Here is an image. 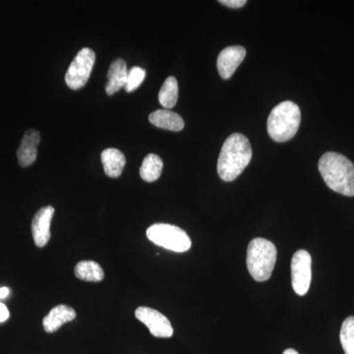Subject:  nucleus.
<instances>
[{
  "mask_svg": "<svg viewBox=\"0 0 354 354\" xmlns=\"http://www.w3.org/2000/svg\"><path fill=\"white\" fill-rule=\"evenodd\" d=\"M252 158V147L244 135H230L221 148L218 160V176L225 183L237 178Z\"/></svg>",
  "mask_w": 354,
  "mask_h": 354,
  "instance_id": "nucleus-1",
  "label": "nucleus"
},
{
  "mask_svg": "<svg viewBox=\"0 0 354 354\" xmlns=\"http://www.w3.org/2000/svg\"><path fill=\"white\" fill-rule=\"evenodd\" d=\"M318 167L330 189L344 196L354 197V165L348 158L328 152L321 157Z\"/></svg>",
  "mask_w": 354,
  "mask_h": 354,
  "instance_id": "nucleus-2",
  "label": "nucleus"
},
{
  "mask_svg": "<svg viewBox=\"0 0 354 354\" xmlns=\"http://www.w3.org/2000/svg\"><path fill=\"white\" fill-rule=\"evenodd\" d=\"M301 121L299 106L295 102L286 101L274 106L267 121L268 133L279 143L290 141L297 135Z\"/></svg>",
  "mask_w": 354,
  "mask_h": 354,
  "instance_id": "nucleus-3",
  "label": "nucleus"
},
{
  "mask_svg": "<svg viewBox=\"0 0 354 354\" xmlns=\"http://www.w3.org/2000/svg\"><path fill=\"white\" fill-rule=\"evenodd\" d=\"M277 262V248L265 239H254L247 248L246 264L249 274L256 281L271 278Z\"/></svg>",
  "mask_w": 354,
  "mask_h": 354,
  "instance_id": "nucleus-4",
  "label": "nucleus"
},
{
  "mask_svg": "<svg viewBox=\"0 0 354 354\" xmlns=\"http://www.w3.org/2000/svg\"><path fill=\"white\" fill-rule=\"evenodd\" d=\"M147 237L156 245L174 252L183 253L191 248V239L183 228L169 223H155L147 230Z\"/></svg>",
  "mask_w": 354,
  "mask_h": 354,
  "instance_id": "nucleus-5",
  "label": "nucleus"
},
{
  "mask_svg": "<svg viewBox=\"0 0 354 354\" xmlns=\"http://www.w3.org/2000/svg\"><path fill=\"white\" fill-rule=\"evenodd\" d=\"M95 62V51L84 48L77 53L69 65L65 75V82L72 90H79L87 84Z\"/></svg>",
  "mask_w": 354,
  "mask_h": 354,
  "instance_id": "nucleus-6",
  "label": "nucleus"
},
{
  "mask_svg": "<svg viewBox=\"0 0 354 354\" xmlns=\"http://www.w3.org/2000/svg\"><path fill=\"white\" fill-rule=\"evenodd\" d=\"M312 258L308 251L298 250L291 260V281L299 297L308 292L312 279Z\"/></svg>",
  "mask_w": 354,
  "mask_h": 354,
  "instance_id": "nucleus-7",
  "label": "nucleus"
},
{
  "mask_svg": "<svg viewBox=\"0 0 354 354\" xmlns=\"http://www.w3.org/2000/svg\"><path fill=\"white\" fill-rule=\"evenodd\" d=\"M135 316L140 322L147 326L153 337L169 339L174 335V328L169 319L157 310L150 307H139L135 311Z\"/></svg>",
  "mask_w": 354,
  "mask_h": 354,
  "instance_id": "nucleus-8",
  "label": "nucleus"
},
{
  "mask_svg": "<svg viewBox=\"0 0 354 354\" xmlns=\"http://www.w3.org/2000/svg\"><path fill=\"white\" fill-rule=\"evenodd\" d=\"M55 215V208L51 206L44 207L37 212L32 221V234L35 244L43 248L50 239V223Z\"/></svg>",
  "mask_w": 354,
  "mask_h": 354,
  "instance_id": "nucleus-9",
  "label": "nucleus"
},
{
  "mask_svg": "<svg viewBox=\"0 0 354 354\" xmlns=\"http://www.w3.org/2000/svg\"><path fill=\"white\" fill-rule=\"evenodd\" d=\"M246 50L241 46H232L225 48L218 55V73L223 79H230L236 71L237 67L241 64L245 58Z\"/></svg>",
  "mask_w": 354,
  "mask_h": 354,
  "instance_id": "nucleus-10",
  "label": "nucleus"
},
{
  "mask_svg": "<svg viewBox=\"0 0 354 354\" xmlns=\"http://www.w3.org/2000/svg\"><path fill=\"white\" fill-rule=\"evenodd\" d=\"M39 142L41 135L37 130L30 129L25 133L17 151L18 162L21 167H27L36 162Z\"/></svg>",
  "mask_w": 354,
  "mask_h": 354,
  "instance_id": "nucleus-11",
  "label": "nucleus"
},
{
  "mask_svg": "<svg viewBox=\"0 0 354 354\" xmlns=\"http://www.w3.org/2000/svg\"><path fill=\"white\" fill-rule=\"evenodd\" d=\"M76 318L75 310L67 305L60 304L50 310L44 318V329L48 334L57 332L64 324L71 322Z\"/></svg>",
  "mask_w": 354,
  "mask_h": 354,
  "instance_id": "nucleus-12",
  "label": "nucleus"
},
{
  "mask_svg": "<svg viewBox=\"0 0 354 354\" xmlns=\"http://www.w3.org/2000/svg\"><path fill=\"white\" fill-rule=\"evenodd\" d=\"M128 70L127 62L118 58L114 60L109 66L108 71V83L106 85V92L109 95H113L125 88L127 82Z\"/></svg>",
  "mask_w": 354,
  "mask_h": 354,
  "instance_id": "nucleus-13",
  "label": "nucleus"
},
{
  "mask_svg": "<svg viewBox=\"0 0 354 354\" xmlns=\"http://www.w3.org/2000/svg\"><path fill=\"white\" fill-rule=\"evenodd\" d=\"M153 125L169 131L179 132L184 128L183 118L178 113L169 109H158L149 116Z\"/></svg>",
  "mask_w": 354,
  "mask_h": 354,
  "instance_id": "nucleus-14",
  "label": "nucleus"
},
{
  "mask_svg": "<svg viewBox=\"0 0 354 354\" xmlns=\"http://www.w3.org/2000/svg\"><path fill=\"white\" fill-rule=\"evenodd\" d=\"M102 162L104 172L111 178H118L122 174L123 169L127 165L124 153L118 149L109 148L102 151Z\"/></svg>",
  "mask_w": 354,
  "mask_h": 354,
  "instance_id": "nucleus-15",
  "label": "nucleus"
},
{
  "mask_svg": "<svg viewBox=\"0 0 354 354\" xmlns=\"http://www.w3.org/2000/svg\"><path fill=\"white\" fill-rule=\"evenodd\" d=\"M162 169H164V162L162 158L155 153H149L144 158L143 164L140 169V176L147 183H153L162 176Z\"/></svg>",
  "mask_w": 354,
  "mask_h": 354,
  "instance_id": "nucleus-16",
  "label": "nucleus"
},
{
  "mask_svg": "<svg viewBox=\"0 0 354 354\" xmlns=\"http://www.w3.org/2000/svg\"><path fill=\"white\" fill-rule=\"evenodd\" d=\"M75 276L81 281L99 283L104 278V270L94 261H82L75 267Z\"/></svg>",
  "mask_w": 354,
  "mask_h": 354,
  "instance_id": "nucleus-17",
  "label": "nucleus"
},
{
  "mask_svg": "<svg viewBox=\"0 0 354 354\" xmlns=\"http://www.w3.org/2000/svg\"><path fill=\"white\" fill-rule=\"evenodd\" d=\"M178 100V82L176 77H169L160 88L158 101L165 109H171L176 106Z\"/></svg>",
  "mask_w": 354,
  "mask_h": 354,
  "instance_id": "nucleus-18",
  "label": "nucleus"
},
{
  "mask_svg": "<svg viewBox=\"0 0 354 354\" xmlns=\"http://www.w3.org/2000/svg\"><path fill=\"white\" fill-rule=\"evenodd\" d=\"M339 339L344 353L354 354V316L348 317L342 323Z\"/></svg>",
  "mask_w": 354,
  "mask_h": 354,
  "instance_id": "nucleus-19",
  "label": "nucleus"
},
{
  "mask_svg": "<svg viewBox=\"0 0 354 354\" xmlns=\"http://www.w3.org/2000/svg\"><path fill=\"white\" fill-rule=\"evenodd\" d=\"M146 77V70L141 67L135 66L128 71L127 82L125 86L127 92L131 93L136 90L143 83Z\"/></svg>",
  "mask_w": 354,
  "mask_h": 354,
  "instance_id": "nucleus-20",
  "label": "nucleus"
},
{
  "mask_svg": "<svg viewBox=\"0 0 354 354\" xmlns=\"http://www.w3.org/2000/svg\"><path fill=\"white\" fill-rule=\"evenodd\" d=\"M221 4L230 7V8H241L247 3L246 0H221Z\"/></svg>",
  "mask_w": 354,
  "mask_h": 354,
  "instance_id": "nucleus-21",
  "label": "nucleus"
},
{
  "mask_svg": "<svg viewBox=\"0 0 354 354\" xmlns=\"http://www.w3.org/2000/svg\"><path fill=\"white\" fill-rule=\"evenodd\" d=\"M9 318L8 308L6 304H0V323L6 322L7 319Z\"/></svg>",
  "mask_w": 354,
  "mask_h": 354,
  "instance_id": "nucleus-22",
  "label": "nucleus"
},
{
  "mask_svg": "<svg viewBox=\"0 0 354 354\" xmlns=\"http://www.w3.org/2000/svg\"><path fill=\"white\" fill-rule=\"evenodd\" d=\"M9 293H10V291H9L8 288H0V299H4V298L8 297Z\"/></svg>",
  "mask_w": 354,
  "mask_h": 354,
  "instance_id": "nucleus-23",
  "label": "nucleus"
},
{
  "mask_svg": "<svg viewBox=\"0 0 354 354\" xmlns=\"http://www.w3.org/2000/svg\"><path fill=\"white\" fill-rule=\"evenodd\" d=\"M283 354H299V353H298L297 351H295V349L288 348V349H286L285 351H283Z\"/></svg>",
  "mask_w": 354,
  "mask_h": 354,
  "instance_id": "nucleus-24",
  "label": "nucleus"
}]
</instances>
